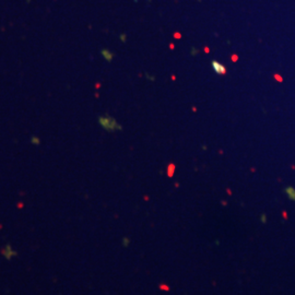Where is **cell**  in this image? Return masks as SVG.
<instances>
[{
	"label": "cell",
	"instance_id": "6da1fadb",
	"mask_svg": "<svg viewBox=\"0 0 295 295\" xmlns=\"http://www.w3.org/2000/svg\"><path fill=\"white\" fill-rule=\"evenodd\" d=\"M211 66H212V68H213L214 71H216V74H220V75H224V74H226V68H225V66L222 65V63H218V61L213 60V61L211 63Z\"/></svg>",
	"mask_w": 295,
	"mask_h": 295
}]
</instances>
